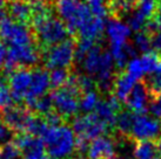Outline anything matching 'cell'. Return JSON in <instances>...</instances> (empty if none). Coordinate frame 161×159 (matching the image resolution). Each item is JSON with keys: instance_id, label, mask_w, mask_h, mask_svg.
Returning <instances> with one entry per match:
<instances>
[{"instance_id": "1", "label": "cell", "mask_w": 161, "mask_h": 159, "mask_svg": "<svg viewBox=\"0 0 161 159\" xmlns=\"http://www.w3.org/2000/svg\"><path fill=\"white\" fill-rule=\"evenodd\" d=\"M86 75L91 76L101 90H108L113 87L115 62L107 50L95 46L80 61Z\"/></svg>"}, {"instance_id": "2", "label": "cell", "mask_w": 161, "mask_h": 159, "mask_svg": "<svg viewBox=\"0 0 161 159\" xmlns=\"http://www.w3.org/2000/svg\"><path fill=\"white\" fill-rule=\"evenodd\" d=\"M41 137L49 158L75 159L78 139L69 125L61 124L58 126H48Z\"/></svg>"}, {"instance_id": "3", "label": "cell", "mask_w": 161, "mask_h": 159, "mask_svg": "<svg viewBox=\"0 0 161 159\" xmlns=\"http://www.w3.org/2000/svg\"><path fill=\"white\" fill-rule=\"evenodd\" d=\"M105 34L107 36L109 44V53L118 67H124L127 64L132 58L135 56V49L133 46L128 44L132 31L127 22L120 19H111L106 22Z\"/></svg>"}, {"instance_id": "4", "label": "cell", "mask_w": 161, "mask_h": 159, "mask_svg": "<svg viewBox=\"0 0 161 159\" xmlns=\"http://www.w3.org/2000/svg\"><path fill=\"white\" fill-rule=\"evenodd\" d=\"M80 89L76 83V77L72 76L67 84L60 89H55L49 95L53 110L63 119L72 118L80 110L79 102H80Z\"/></svg>"}, {"instance_id": "5", "label": "cell", "mask_w": 161, "mask_h": 159, "mask_svg": "<svg viewBox=\"0 0 161 159\" xmlns=\"http://www.w3.org/2000/svg\"><path fill=\"white\" fill-rule=\"evenodd\" d=\"M57 13L68 32L78 33L80 27L92 17L86 3L81 0H58Z\"/></svg>"}, {"instance_id": "6", "label": "cell", "mask_w": 161, "mask_h": 159, "mask_svg": "<svg viewBox=\"0 0 161 159\" xmlns=\"http://www.w3.org/2000/svg\"><path fill=\"white\" fill-rule=\"evenodd\" d=\"M72 129L78 139L90 141L101 137L108 132L107 124L94 114H85L82 116L74 117L72 121Z\"/></svg>"}, {"instance_id": "7", "label": "cell", "mask_w": 161, "mask_h": 159, "mask_svg": "<svg viewBox=\"0 0 161 159\" xmlns=\"http://www.w3.org/2000/svg\"><path fill=\"white\" fill-rule=\"evenodd\" d=\"M75 50L76 44L69 39L48 47L44 54V63L46 68L51 70L69 68L75 60Z\"/></svg>"}, {"instance_id": "8", "label": "cell", "mask_w": 161, "mask_h": 159, "mask_svg": "<svg viewBox=\"0 0 161 159\" xmlns=\"http://www.w3.org/2000/svg\"><path fill=\"white\" fill-rule=\"evenodd\" d=\"M36 28V38L44 46H55V44L67 40L68 29L59 18L48 17L41 21L33 23Z\"/></svg>"}, {"instance_id": "9", "label": "cell", "mask_w": 161, "mask_h": 159, "mask_svg": "<svg viewBox=\"0 0 161 159\" xmlns=\"http://www.w3.org/2000/svg\"><path fill=\"white\" fill-rule=\"evenodd\" d=\"M40 60L39 49L34 42L25 46L18 47H9L7 49V56L5 62V70L12 73L19 68L33 67Z\"/></svg>"}, {"instance_id": "10", "label": "cell", "mask_w": 161, "mask_h": 159, "mask_svg": "<svg viewBox=\"0 0 161 159\" xmlns=\"http://www.w3.org/2000/svg\"><path fill=\"white\" fill-rule=\"evenodd\" d=\"M0 39L9 47H18L33 44V36L25 23H20L11 18L3 21L0 26Z\"/></svg>"}, {"instance_id": "11", "label": "cell", "mask_w": 161, "mask_h": 159, "mask_svg": "<svg viewBox=\"0 0 161 159\" xmlns=\"http://www.w3.org/2000/svg\"><path fill=\"white\" fill-rule=\"evenodd\" d=\"M161 135V124L157 118L147 115H135L130 138L134 141H155Z\"/></svg>"}, {"instance_id": "12", "label": "cell", "mask_w": 161, "mask_h": 159, "mask_svg": "<svg viewBox=\"0 0 161 159\" xmlns=\"http://www.w3.org/2000/svg\"><path fill=\"white\" fill-rule=\"evenodd\" d=\"M160 58L157 53L149 52L141 56L132 58L126 64V73H128L134 79L140 80L147 75H152L160 66Z\"/></svg>"}, {"instance_id": "13", "label": "cell", "mask_w": 161, "mask_h": 159, "mask_svg": "<svg viewBox=\"0 0 161 159\" xmlns=\"http://www.w3.org/2000/svg\"><path fill=\"white\" fill-rule=\"evenodd\" d=\"M14 144L20 151L21 159H48L42 139L28 133H19Z\"/></svg>"}, {"instance_id": "14", "label": "cell", "mask_w": 161, "mask_h": 159, "mask_svg": "<svg viewBox=\"0 0 161 159\" xmlns=\"http://www.w3.org/2000/svg\"><path fill=\"white\" fill-rule=\"evenodd\" d=\"M87 157L88 159H120L116 138L101 136L92 141L88 146Z\"/></svg>"}, {"instance_id": "15", "label": "cell", "mask_w": 161, "mask_h": 159, "mask_svg": "<svg viewBox=\"0 0 161 159\" xmlns=\"http://www.w3.org/2000/svg\"><path fill=\"white\" fill-rule=\"evenodd\" d=\"M32 83V70L27 68H19L9 74L8 85L15 102L25 101Z\"/></svg>"}, {"instance_id": "16", "label": "cell", "mask_w": 161, "mask_h": 159, "mask_svg": "<svg viewBox=\"0 0 161 159\" xmlns=\"http://www.w3.org/2000/svg\"><path fill=\"white\" fill-rule=\"evenodd\" d=\"M152 96L151 90L145 83H136L133 90L125 101L128 110L135 115H145L148 106L151 105Z\"/></svg>"}, {"instance_id": "17", "label": "cell", "mask_w": 161, "mask_h": 159, "mask_svg": "<svg viewBox=\"0 0 161 159\" xmlns=\"http://www.w3.org/2000/svg\"><path fill=\"white\" fill-rule=\"evenodd\" d=\"M49 87H51V81H49V74L47 73V70L40 69V68L32 70V83L25 98L27 108L30 109L36 100L46 96V93Z\"/></svg>"}, {"instance_id": "18", "label": "cell", "mask_w": 161, "mask_h": 159, "mask_svg": "<svg viewBox=\"0 0 161 159\" xmlns=\"http://www.w3.org/2000/svg\"><path fill=\"white\" fill-rule=\"evenodd\" d=\"M32 117H33V114L31 112V110L14 105L4 110V114H3V119L7 124V126L13 132L15 131L20 133L26 132V129L31 122Z\"/></svg>"}, {"instance_id": "19", "label": "cell", "mask_w": 161, "mask_h": 159, "mask_svg": "<svg viewBox=\"0 0 161 159\" xmlns=\"http://www.w3.org/2000/svg\"><path fill=\"white\" fill-rule=\"evenodd\" d=\"M120 114V102L113 95L106 100H100L95 109V115L107 124L109 129H114L116 125V118Z\"/></svg>"}, {"instance_id": "20", "label": "cell", "mask_w": 161, "mask_h": 159, "mask_svg": "<svg viewBox=\"0 0 161 159\" xmlns=\"http://www.w3.org/2000/svg\"><path fill=\"white\" fill-rule=\"evenodd\" d=\"M105 28H106V20L95 18L92 15L80 27L78 33L80 35V40H87V41H92L95 44L105 33Z\"/></svg>"}, {"instance_id": "21", "label": "cell", "mask_w": 161, "mask_h": 159, "mask_svg": "<svg viewBox=\"0 0 161 159\" xmlns=\"http://www.w3.org/2000/svg\"><path fill=\"white\" fill-rule=\"evenodd\" d=\"M138 83V80L134 79L128 73H122L118 76L114 82H113V93L114 96L118 98L119 102H125L128 97L130 91L133 90L135 85Z\"/></svg>"}, {"instance_id": "22", "label": "cell", "mask_w": 161, "mask_h": 159, "mask_svg": "<svg viewBox=\"0 0 161 159\" xmlns=\"http://www.w3.org/2000/svg\"><path fill=\"white\" fill-rule=\"evenodd\" d=\"M133 159H160L157 141H134Z\"/></svg>"}, {"instance_id": "23", "label": "cell", "mask_w": 161, "mask_h": 159, "mask_svg": "<svg viewBox=\"0 0 161 159\" xmlns=\"http://www.w3.org/2000/svg\"><path fill=\"white\" fill-rule=\"evenodd\" d=\"M11 19L20 23L32 20V5L21 0H12L8 5Z\"/></svg>"}, {"instance_id": "24", "label": "cell", "mask_w": 161, "mask_h": 159, "mask_svg": "<svg viewBox=\"0 0 161 159\" xmlns=\"http://www.w3.org/2000/svg\"><path fill=\"white\" fill-rule=\"evenodd\" d=\"M135 114L132 111H120V114L118 115L116 118V125L115 128L119 132V136L122 137L130 138V131L133 126V121H134Z\"/></svg>"}, {"instance_id": "25", "label": "cell", "mask_w": 161, "mask_h": 159, "mask_svg": "<svg viewBox=\"0 0 161 159\" xmlns=\"http://www.w3.org/2000/svg\"><path fill=\"white\" fill-rule=\"evenodd\" d=\"M99 102H100L99 94L95 90H91V91L82 94V96L80 97V102H79V108L82 112L91 114L93 110L95 111Z\"/></svg>"}, {"instance_id": "26", "label": "cell", "mask_w": 161, "mask_h": 159, "mask_svg": "<svg viewBox=\"0 0 161 159\" xmlns=\"http://www.w3.org/2000/svg\"><path fill=\"white\" fill-rule=\"evenodd\" d=\"M32 22L36 23L52 15L51 7L46 0H36L32 3Z\"/></svg>"}, {"instance_id": "27", "label": "cell", "mask_w": 161, "mask_h": 159, "mask_svg": "<svg viewBox=\"0 0 161 159\" xmlns=\"http://www.w3.org/2000/svg\"><path fill=\"white\" fill-rule=\"evenodd\" d=\"M86 5L93 17L106 20L109 13L108 0H86Z\"/></svg>"}, {"instance_id": "28", "label": "cell", "mask_w": 161, "mask_h": 159, "mask_svg": "<svg viewBox=\"0 0 161 159\" xmlns=\"http://www.w3.org/2000/svg\"><path fill=\"white\" fill-rule=\"evenodd\" d=\"M153 47L152 38L147 32H139L136 33L133 39V48L135 52H140L142 54L149 53L151 48Z\"/></svg>"}, {"instance_id": "29", "label": "cell", "mask_w": 161, "mask_h": 159, "mask_svg": "<svg viewBox=\"0 0 161 159\" xmlns=\"http://www.w3.org/2000/svg\"><path fill=\"white\" fill-rule=\"evenodd\" d=\"M158 0H135V12L149 20L157 12Z\"/></svg>"}, {"instance_id": "30", "label": "cell", "mask_w": 161, "mask_h": 159, "mask_svg": "<svg viewBox=\"0 0 161 159\" xmlns=\"http://www.w3.org/2000/svg\"><path fill=\"white\" fill-rule=\"evenodd\" d=\"M14 100L8 85V80L4 76H0V109L6 110L13 106Z\"/></svg>"}, {"instance_id": "31", "label": "cell", "mask_w": 161, "mask_h": 159, "mask_svg": "<svg viewBox=\"0 0 161 159\" xmlns=\"http://www.w3.org/2000/svg\"><path fill=\"white\" fill-rule=\"evenodd\" d=\"M69 74L67 69H54L49 74V81H51V87L54 89H60L65 87L69 81Z\"/></svg>"}, {"instance_id": "32", "label": "cell", "mask_w": 161, "mask_h": 159, "mask_svg": "<svg viewBox=\"0 0 161 159\" xmlns=\"http://www.w3.org/2000/svg\"><path fill=\"white\" fill-rule=\"evenodd\" d=\"M126 22H127L128 27L130 28V31L139 33V32H142L143 28L147 26L148 20H146L143 17H141L139 13H136L135 11H133V12H130L128 14V18H127Z\"/></svg>"}, {"instance_id": "33", "label": "cell", "mask_w": 161, "mask_h": 159, "mask_svg": "<svg viewBox=\"0 0 161 159\" xmlns=\"http://www.w3.org/2000/svg\"><path fill=\"white\" fill-rule=\"evenodd\" d=\"M135 5V0H113L112 8L121 14H130Z\"/></svg>"}, {"instance_id": "34", "label": "cell", "mask_w": 161, "mask_h": 159, "mask_svg": "<svg viewBox=\"0 0 161 159\" xmlns=\"http://www.w3.org/2000/svg\"><path fill=\"white\" fill-rule=\"evenodd\" d=\"M20 157V151L14 143L6 144L0 150V159H18Z\"/></svg>"}, {"instance_id": "35", "label": "cell", "mask_w": 161, "mask_h": 159, "mask_svg": "<svg viewBox=\"0 0 161 159\" xmlns=\"http://www.w3.org/2000/svg\"><path fill=\"white\" fill-rule=\"evenodd\" d=\"M13 138V131L4 122L3 116H0V150Z\"/></svg>"}, {"instance_id": "36", "label": "cell", "mask_w": 161, "mask_h": 159, "mask_svg": "<svg viewBox=\"0 0 161 159\" xmlns=\"http://www.w3.org/2000/svg\"><path fill=\"white\" fill-rule=\"evenodd\" d=\"M148 88L154 94H161V62L158 70L151 75L149 81H148Z\"/></svg>"}, {"instance_id": "37", "label": "cell", "mask_w": 161, "mask_h": 159, "mask_svg": "<svg viewBox=\"0 0 161 159\" xmlns=\"http://www.w3.org/2000/svg\"><path fill=\"white\" fill-rule=\"evenodd\" d=\"M76 83H78V87L80 90H82L84 93H87V91H91L93 90V88L95 87V81H94L91 76L88 75H80L76 77Z\"/></svg>"}, {"instance_id": "38", "label": "cell", "mask_w": 161, "mask_h": 159, "mask_svg": "<svg viewBox=\"0 0 161 159\" xmlns=\"http://www.w3.org/2000/svg\"><path fill=\"white\" fill-rule=\"evenodd\" d=\"M149 110L155 118L161 119V94H158L154 96V98L151 102Z\"/></svg>"}, {"instance_id": "39", "label": "cell", "mask_w": 161, "mask_h": 159, "mask_svg": "<svg viewBox=\"0 0 161 159\" xmlns=\"http://www.w3.org/2000/svg\"><path fill=\"white\" fill-rule=\"evenodd\" d=\"M158 27L157 31L154 32V36L152 38L153 41V47L161 52V19H158Z\"/></svg>"}, {"instance_id": "40", "label": "cell", "mask_w": 161, "mask_h": 159, "mask_svg": "<svg viewBox=\"0 0 161 159\" xmlns=\"http://www.w3.org/2000/svg\"><path fill=\"white\" fill-rule=\"evenodd\" d=\"M6 56H7V47L4 41L0 39V69L5 66Z\"/></svg>"}, {"instance_id": "41", "label": "cell", "mask_w": 161, "mask_h": 159, "mask_svg": "<svg viewBox=\"0 0 161 159\" xmlns=\"http://www.w3.org/2000/svg\"><path fill=\"white\" fill-rule=\"evenodd\" d=\"M157 13H158V17H159V19H161V0H158Z\"/></svg>"}, {"instance_id": "42", "label": "cell", "mask_w": 161, "mask_h": 159, "mask_svg": "<svg viewBox=\"0 0 161 159\" xmlns=\"http://www.w3.org/2000/svg\"><path fill=\"white\" fill-rule=\"evenodd\" d=\"M4 20H5V14L3 12V9H0V26H1V23H3Z\"/></svg>"}, {"instance_id": "43", "label": "cell", "mask_w": 161, "mask_h": 159, "mask_svg": "<svg viewBox=\"0 0 161 159\" xmlns=\"http://www.w3.org/2000/svg\"><path fill=\"white\" fill-rule=\"evenodd\" d=\"M158 149H159V155H160V159H161V139L158 141Z\"/></svg>"}, {"instance_id": "44", "label": "cell", "mask_w": 161, "mask_h": 159, "mask_svg": "<svg viewBox=\"0 0 161 159\" xmlns=\"http://www.w3.org/2000/svg\"><path fill=\"white\" fill-rule=\"evenodd\" d=\"M4 4H5V0H0V9H1V7L4 6Z\"/></svg>"}, {"instance_id": "45", "label": "cell", "mask_w": 161, "mask_h": 159, "mask_svg": "<svg viewBox=\"0 0 161 159\" xmlns=\"http://www.w3.org/2000/svg\"><path fill=\"white\" fill-rule=\"evenodd\" d=\"M21 1H26V3H33V1H36V0H21Z\"/></svg>"}]
</instances>
